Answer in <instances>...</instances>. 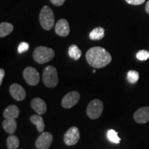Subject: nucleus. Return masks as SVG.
<instances>
[{"mask_svg": "<svg viewBox=\"0 0 149 149\" xmlns=\"http://www.w3.org/2000/svg\"><path fill=\"white\" fill-rule=\"evenodd\" d=\"M42 80L44 85L48 88H55L58 84V74L55 67L48 66L44 68L42 74Z\"/></svg>", "mask_w": 149, "mask_h": 149, "instance_id": "20e7f679", "label": "nucleus"}, {"mask_svg": "<svg viewBox=\"0 0 149 149\" xmlns=\"http://www.w3.org/2000/svg\"><path fill=\"white\" fill-rule=\"evenodd\" d=\"M51 2L53 3V5L56 6H61L64 4L66 0H50Z\"/></svg>", "mask_w": 149, "mask_h": 149, "instance_id": "a878e982", "label": "nucleus"}, {"mask_svg": "<svg viewBox=\"0 0 149 149\" xmlns=\"http://www.w3.org/2000/svg\"><path fill=\"white\" fill-rule=\"evenodd\" d=\"M40 22L42 27L46 31H50L54 26L55 15L53 11L48 6H44L40 11Z\"/></svg>", "mask_w": 149, "mask_h": 149, "instance_id": "7ed1b4c3", "label": "nucleus"}, {"mask_svg": "<svg viewBox=\"0 0 149 149\" xmlns=\"http://www.w3.org/2000/svg\"><path fill=\"white\" fill-rule=\"evenodd\" d=\"M145 10H146V12L147 13L149 14V1H147L146 4V8H145Z\"/></svg>", "mask_w": 149, "mask_h": 149, "instance_id": "cd10ccee", "label": "nucleus"}, {"mask_svg": "<svg viewBox=\"0 0 149 149\" xmlns=\"http://www.w3.org/2000/svg\"><path fill=\"white\" fill-rule=\"evenodd\" d=\"M117 132L115 130L111 129L108 130L107 132V137L109 140L111 142L115 143V144H120L121 139L118 137Z\"/></svg>", "mask_w": 149, "mask_h": 149, "instance_id": "412c9836", "label": "nucleus"}, {"mask_svg": "<svg viewBox=\"0 0 149 149\" xmlns=\"http://www.w3.org/2000/svg\"><path fill=\"white\" fill-rule=\"evenodd\" d=\"M13 25L8 22H1L0 24V37L2 38L10 35L13 31Z\"/></svg>", "mask_w": 149, "mask_h": 149, "instance_id": "f3484780", "label": "nucleus"}, {"mask_svg": "<svg viewBox=\"0 0 149 149\" xmlns=\"http://www.w3.org/2000/svg\"><path fill=\"white\" fill-rule=\"evenodd\" d=\"M31 107L39 115H43L47 111V106L42 99L36 97L31 101Z\"/></svg>", "mask_w": 149, "mask_h": 149, "instance_id": "ddd939ff", "label": "nucleus"}, {"mask_svg": "<svg viewBox=\"0 0 149 149\" xmlns=\"http://www.w3.org/2000/svg\"><path fill=\"white\" fill-rule=\"evenodd\" d=\"M29 49V44H28L27 42H23L19 44V45L18 46L17 51L19 53L22 54L25 53V52H26Z\"/></svg>", "mask_w": 149, "mask_h": 149, "instance_id": "b1692460", "label": "nucleus"}, {"mask_svg": "<svg viewBox=\"0 0 149 149\" xmlns=\"http://www.w3.org/2000/svg\"><path fill=\"white\" fill-rule=\"evenodd\" d=\"M5 118H17L19 115V109L15 105H10L4 110L3 113Z\"/></svg>", "mask_w": 149, "mask_h": 149, "instance_id": "2eb2a0df", "label": "nucleus"}, {"mask_svg": "<svg viewBox=\"0 0 149 149\" xmlns=\"http://www.w3.org/2000/svg\"><path fill=\"white\" fill-rule=\"evenodd\" d=\"M104 30L102 27L95 28L89 34V37L91 40H100L104 37Z\"/></svg>", "mask_w": 149, "mask_h": 149, "instance_id": "a211bd4d", "label": "nucleus"}, {"mask_svg": "<svg viewBox=\"0 0 149 149\" xmlns=\"http://www.w3.org/2000/svg\"><path fill=\"white\" fill-rule=\"evenodd\" d=\"M86 59L89 65L93 68H102L107 66L112 61V57L105 48L95 46L88 50Z\"/></svg>", "mask_w": 149, "mask_h": 149, "instance_id": "f257e3e1", "label": "nucleus"}, {"mask_svg": "<svg viewBox=\"0 0 149 149\" xmlns=\"http://www.w3.org/2000/svg\"><path fill=\"white\" fill-rule=\"evenodd\" d=\"M145 1H146V0H126V2L129 3V4L135 6L142 4Z\"/></svg>", "mask_w": 149, "mask_h": 149, "instance_id": "393cba45", "label": "nucleus"}, {"mask_svg": "<svg viewBox=\"0 0 149 149\" xmlns=\"http://www.w3.org/2000/svg\"><path fill=\"white\" fill-rule=\"evenodd\" d=\"M136 58L139 61H145L149 59V52L145 50H141L136 54Z\"/></svg>", "mask_w": 149, "mask_h": 149, "instance_id": "5701e85b", "label": "nucleus"}, {"mask_svg": "<svg viewBox=\"0 0 149 149\" xmlns=\"http://www.w3.org/2000/svg\"><path fill=\"white\" fill-rule=\"evenodd\" d=\"M68 55L74 60H78L81 56V51L77 45L72 44L68 48Z\"/></svg>", "mask_w": 149, "mask_h": 149, "instance_id": "6ab92c4d", "label": "nucleus"}, {"mask_svg": "<svg viewBox=\"0 0 149 149\" xmlns=\"http://www.w3.org/2000/svg\"><path fill=\"white\" fill-rule=\"evenodd\" d=\"M4 75H5L4 70H3V68H1V69H0V85L2 84L3 79V77H4Z\"/></svg>", "mask_w": 149, "mask_h": 149, "instance_id": "bb28decb", "label": "nucleus"}, {"mask_svg": "<svg viewBox=\"0 0 149 149\" xmlns=\"http://www.w3.org/2000/svg\"><path fill=\"white\" fill-rule=\"evenodd\" d=\"M10 93L11 96L17 101H22L26 96V93L21 85L13 84L10 86Z\"/></svg>", "mask_w": 149, "mask_h": 149, "instance_id": "9d476101", "label": "nucleus"}, {"mask_svg": "<svg viewBox=\"0 0 149 149\" xmlns=\"http://www.w3.org/2000/svg\"><path fill=\"white\" fill-rule=\"evenodd\" d=\"M133 117L138 124H145L149 122V107H144L137 110L134 113Z\"/></svg>", "mask_w": 149, "mask_h": 149, "instance_id": "9b49d317", "label": "nucleus"}, {"mask_svg": "<svg viewBox=\"0 0 149 149\" xmlns=\"http://www.w3.org/2000/svg\"><path fill=\"white\" fill-rule=\"evenodd\" d=\"M139 74L135 70H129L127 73V80L130 84H135L138 81Z\"/></svg>", "mask_w": 149, "mask_h": 149, "instance_id": "4be33fe9", "label": "nucleus"}, {"mask_svg": "<svg viewBox=\"0 0 149 149\" xmlns=\"http://www.w3.org/2000/svg\"><path fill=\"white\" fill-rule=\"evenodd\" d=\"M33 59L36 62L44 64L48 62L55 57V52L52 48L46 46H39L33 52Z\"/></svg>", "mask_w": 149, "mask_h": 149, "instance_id": "f03ea898", "label": "nucleus"}, {"mask_svg": "<svg viewBox=\"0 0 149 149\" xmlns=\"http://www.w3.org/2000/svg\"><path fill=\"white\" fill-rule=\"evenodd\" d=\"M31 121L33 124L37 126V130L40 133H43L44 128H45V124H44V120L40 115H33L31 117Z\"/></svg>", "mask_w": 149, "mask_h": 149, "instance_id": "dca6fc26", "label": "nucleus"}, {"mask_svg": "<svg viewBox=\"0 0 149 149\" xmlns=\"http://www.w3.org/2000/svg\"><path fill=\"white\" fill-rule=\"evenodd\" d=\"M2 126L3 129L8 134H14L17 129V122L15 119L6 118L2 122Z\"/></svg>", "mask_w": 149, "mask_h": 149, "instance_id": "4468645a", "label": "nucleus"}, {"mask_svg": "<svg viewBox=\"0 0 149 149\" xmlns=\"http://www.w3.org/2000/svg\"><path fill=\"white\" fill-rule=\"evenodd\" d=\"M79 137L80 133L79 129L75 126H72L65 133L64 141L67 146H73L78 142Z\"/></svg>", "mask_w": 149, "mask_h": 149, "instance_id": "0eeeda50", "label": "nucleus"}, {"mask_svg": "<svg viewBox=\"0 0 149 149\" xmlns=\"http://www.w3.org/2000/svg\"><path fill=\"white\" fill-rule=\"evenodd\" d=\"M23 76L28 84L31 86H36L40 82V74L33 67H26L23 72Z\"/></svg>", "mask_w": 149, "mask_h": 149, "instance_id": "423d86ee", "label": "nucleus"}, {"mask_svg": "<svg viewBox=\"0 0 149 149\" xmlns=\"http://www.w3.org/2000/svg\"><path fill=\"white\" fill-rule=\"evenodd\" d=\"M80 94L77 91H71L65 95L61 100V105L64 109H70L78 103Z\"/></svg>", "mask_w": 149, "mask_h": 149, "instance_id": "1a4fd4ad", "label": "nucleus"}, {"mask_svg": "<svg viewBox=\"0 0 149 149\" xmlns=\"http://www.w3.org/2000/svg\"><path fill=\"white\" fill-rule=\"evenodd\" d=\"M53 135L49 132H43L35 141V146L37 149H48L53 142Z\"/></svg>", "mask_w": 149, "mask_h": 149, "instance_id": "6e6552de", "label": "nucleus"}, {"mask_svg": "<svg viewBox=\"0 0 149 149\" xmlns=\"http://www.w3.org/2000/svg\"><path fill=\"white\" fill-rule=\"evenodd\" d=\"M6 144L8 149H17L19 145V140L17 136L11 135L7 138Z\"/></svg>", "mask_w": 149, "mask_h": 149, "instance_id": "aec40b11", "label": "nucleus"}, {"mask_svg": "<svg viewBox=\"0 0 149 149\" xmlns=\"http://www.w3.org/2000/svg\"><path fill=\"white\" fill-rule=\"evenodd\" d=\"M56 34L61 37H66L70 33V26L68 21L65 19H61L56 24L55 27Z\"/></svg>", "mask_w": 149, "mask_h": 149, "instance_id": "f8f14e48", "label": "nucleus"}, {"mask_svg": "<svg viewBox=\"0 0 149 149\" xmlns=\"http://www.w3.org/2000/svg\"><path fill=\"white\" fill-rule=\"evenodd\" d=\"M103 109V102L99 99H96L88 104L86 109V114L89 118L92 120H96L101 116Z\"/></svg>", "mask_w": 149, "mask_h": 149, "instance_id": "39448f33", "label": "nucleus"}]
</instances>
